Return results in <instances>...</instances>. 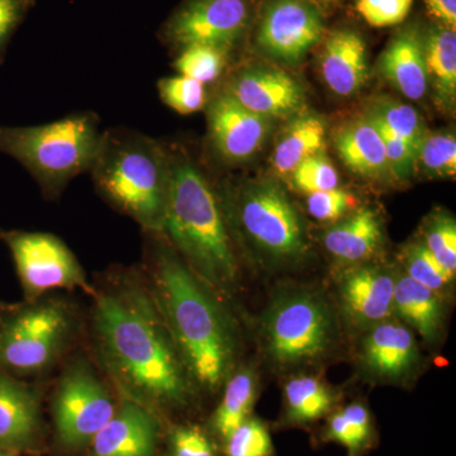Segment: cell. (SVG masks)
Listing matches in <instances>:
<instances>
[{
  "mask_svg": "<svg viewBox=\"0 0 456 456\" xmlns=\"http://www.w3.org/2000/svg\"><path fill=\"white\" fill-rule=\"evenodd\" d=\"M94 327L104 362L126 391L154 403H187V369L163 318L146 298L103 294L95 305Z\"/></svg>",
  "mask_w": 456,
  "mask_h": 456,
  "instance_id": "cell-1",
  "label": "cell"
},
{
  "mask_svg": "<svg viewBox=\"0 0 456 456\" xmlns=\"http://www.w3.org/2000/svg\"><path fill=\"white\" fill-rule=\"evenodd\" d=\"M151 264L156 305L189 377L204 388L217 389L235 358L226 312L169 242L155 241Z\"/></svg>",
  "mask_w": 456,
  "mask_h": 456,
  "instance_id": "cell-2",
  "label": "cell"
},
{
  "mask_svg": "<svg viewBox=\"0 0 456 456\" xmlns=\"http://www.w3.org/2000/svg\"><path fill=\"white\" fill-rule=\"evenodd\" d=\"M167 150L170 191L161 235L207 287L228 293L236 284L237 263L220 198L191 159Z\"/></svg>",
  "mask_w": 456,
  "mask_h": 456,
  "instance_id": "cell-3",
  "label": "cell"
},
{
  "mask_svg": "<svg viewBox=\"0 0 456 456\" xmlns=\"http://www.w3.org/2000/svg\"><path fill=\"white\" fill-rule=\"evenodd\" d=\"M93 184L117 211L146 232H163L170 191L169 150L126 127L103 131L89 171Z\"/></svg>",
  "mask_w": 456,
  "mask_h": 456,
  "instance_id": "cell-4",
  "label": "cell"
},
{
  "mask_svg": "<svg viewBox=\"0 0 456 456\" xmlns=\"http://www.w3.org/2000/svg\"><path fill=\"white\" fill-rule=\"evenodd\" d=\"M102 134L101 118L90 110L46 125L0 126V152L22 165L45 196L56 198L71 180L92 169Z\"/></svg>",
  "mask_w": 456,
  "mask_h": 456,
  "instance_id": "cell-5",
  "label": "cell"
},
{
  "mask_svg": "<svg viewBox=\"0 0 456 456\" xmlns=\"http://www.w3.org/2000/svg\"><path fill=\"white\" fill-rule=\"evenodd\" d=\"M220 198L228 230L269 265L298 263L308 253L305 224L283 189L272 182L224 187Z\"/></svg>",
  "mask_w": 456,
  "mask_h": 456,
  "instance_id": "cell-6",
  "label": "cell"
},
{
  "mask_svg": "<svg viewBox=\"0 0 456 456\" xmlns=\"http://www.w3.org/2000/svg\"><path fill=\"white\" fill-rule=\"evenodd\" d=\"M338 325L332 308L320 293L288 290L275 297L261 320V340L279 367L322 359L334 347Z\"/></svg>",
  "mask_w": 456,
  "mask_h": 456,
  "instance_id": "cell-7",
  "label": "cell"
},
{
  "mask_svg": "<svg viewBox=\"0 0 456 456\" xmlns=\"http://www.w3.org/2000/svg\"><path fill=\"white\" fill-rule=\"evenodd\" d=\"M70 331V314L62 303L27 308L0 329V362L18 371L42 370L64 349Z\"/></svg>",
  "mask_w": 456,
  "mask_h": 456,
  "instance_id": "cell-8",
  "label": "cell"
},
{
  "mask_svg": "<svg viewBox=\"0 0 456 456\" xmlns=\"http://www.w3.org/2000/svg\"><path fill=\"white\" fill-rule=\"evenodd\" d=\"M251 18L248 0H185L161 27V40L179 51L193 45L231 53Z\"/></svg>",
  "mask_w": 456,
  "mask_h": 456,
  "instance_id": "cell-9",
  "label": "cell"
},
{
  "mask_svg": "<svg viewBox=\"0 0 456 456\" xmlns=\"http://www.w3.org/2000/svg\"><path fill=\"white\" fill-rule=\"evenodd\" d=\"M53 408L57 434L70 448L92 443L116 412L106 387L84 364L74 365L61 378Z\"/></svg>",
  "mask_w": 456,
  "mask_h": 456,
  "instance_id": "cell-10",
  "label": "cell"
},
{
  "mask_svg": "<svg viewBox=\"0 0 456 456\" xmlns=\"http://www.w3.org/2000/svg\"><path fill=\"white\" fill-rule=\"evenodd\" d=\"M4 240L29 296L59 288L86 287L79 261L59 237L44 232H11Z\"/></svg>",
  "mask_w": 456,
  "mask_h": 456,
  "instance_id": "cell-11",
  "label": "cell"
},
{
  "mask_svg": "<svg viewBox=\"0 0 456 456\" xmlns=\"http://www.w3.org/2000/svg\"><path fill=\"white\" fill-rule=\"evenodd\" d=\"M325 27L308 0H272L261 16L257 45L266 55L285 64H299L322 40Z\"/></svg>",
  "mask_w": 456,
  "mask_h": 456,
  "instance_id": "cell-12",
  "label": "cell"
},
{
  "mask_svg": "<svg viewBox=\"0 0 456 456\" xmlns=\"http://www.w3.org/2000/svg\"><path fill=\"white\" fill-rule=\"evenodd\" d=\"M207 130L209 146L221 163L242 164L265 143L270 119L246 110L221 92L207 104Z\"/></svg>",
  "mask_w": 456,
  "mask_h": 456,
  "instance_id": "cell-13",
  "label": "cell"
},
{
  "mask_svg": "<svg viewBox=\"0 0 456 456\" xmlns=\"http://www.w3.org/2000/svg\"><path fill=\"white\" fill-rule=\"evenodd\" d=\"M224 93L246 110L272 121L298 114L305 94L292 75L274 68H248L231 77Z\"/></svg>",
  "mask_w": 456,
  "mask_h": 456,
  "instance_id": "cell-14",
  "label": "cell"
},
{
  "mask_svg": "<svg viewBox=\"0 0 456 456\" xmlns=\"http://www.w3.org/2000/svg\"><path fill=\"white\" fill-rule=\"evenodd\" d=\"M395 273L379 265H356L338 283V301L351 327L367 331L393 314Z\"/></svg>",
  "mask_w": 456,
  "mask_h": 456,
  "instance_id": "cell-15",
  "label": "cell"
},
{
  "mask_svg": "<svg viewBox=\"0 0 456 456\" xmlns=\"http://www.w3.org/2000/svg\"><path fill=\"white\" fill-rule=\"evenodd\" d=\"M359 359L369 377L380 382H402L415 373L419 351L410 327L386 320L365 331Z\"/></svg>",
  "mask_w": 456,
  "mask_h": 456,
  "instance_id": "cell-16",
  "label": "cell"
},
{
  "mask_svg": "<svg viewBox=\"0 0 456 456\" xmlns=\"http://www.w3.org/2000/svg\"><path fill=\"white\" fill-rule=\"evenodd\" d=\"M158 436L154 415L139 402L125 401L90 443L89 456H151Z\"/></svg>",
  "mask_w": 456,
  "mask_h": 456,
  "instance_id": "cell-17",
  "label": "cell"
},
{
  "mask_svg": "<svg viewBox=\"0 0 456 456\" xmlns=\"http://www.w3.org/2000/svg\"><path fill=\"white\" fill-rule=\"evenodd\" d=\"M321 73L335 94L351 97L359 93L368 79L364 38L351 29L331 33L321 57Z\"/></svg>",
  "mask_w": 456,
  "mask_h": 456,
  "instance_id": "cell-18",
  "label": "cell"
},
{
  "mask_svg": "<svg viewBox=\"0 0 456 456\" xmlns=\"http://www.w3.org/2000/svg\"><path fill=\"white\" fill-rule=\"evenodd\" d=\"M379 73L401 94L412 101L425 97L428 89L424 37L407 28L393 37L379 57Z\"/></svg>",
  "mask_w": 456,
  "mask_h": 456,
  "instance_id": "cell-19",
  "label": "cell"
},
{
  "mask_svg": "<svg viewBox=\"0 0 456 456\" xmlns=\"http://www.w3.org/2000/svg\"><path fill=\"white\" fill-rule=\"evenodd\" d=\"M334 142L342 163L356 175L379 180L391 174L382 134L367 114L338 128Z\"/></svg>",
  "mask_w": 456,
  "mask_h": 456,
  "instance_id": "cell-20",
  "label": "cell"
},
{
  "mask_svg": "<svg viewBox=\"0 0 456 456\" xmlns=\"http://www.w3.org/2000/svg\"><path fill=\"white\" fill-rule=\"evenodd\" d=\"M383 241V222L371 208L353 215L330 227L322 242L327 253L340 263L356 264L370 259Z\"/></svg>",
  "mask_w": 456,
  "mask_h": 456,
  "instance_id": "cell-21",
  "label": "cell"
},
{
  "mask_svg": "<svg viewBox=\"0 0 456 456\" xmlns=\"http://www.w3.org/2000/svg\"><path fill=\"white\" fill-rule=\"evenodd\" d=\"M393 312L428 344L439 340L443 334L444 310L440 294L417 283L406 273L395 274Z\"/></svg>",
  "mask_w": 456,
  "mask_h": 456,
  "instance_id": "cell-22",
  "label": "cell"
},
{
  "mask_svg": "<svg viewBox=\"0 0 456 456\" xmlns=\"http://www.w3.org/2000/svg\"><path fill=\"white\" fill-rule=\"evenodd\" d=\"M38 428V404L23 384L0 375V450L28 445Z\"/></svg>",
  "mask_w": 456,
  "mask_h": 456,
  "instance_id": "cell-23",
  "label": "cell"
},
{
  "mask_svg": "<svg viewBox=\"0 0 456 456\" xmlns=\"http://www.w3.org/2000/svg\"><path fill=\"white\" fill-rule=\"evenodd\" d=\"M325 149V121L314 113L296 114L275 145L273 167L279 175L290 176L302 161L323 154Z\"/></svg>",
  "mask_w": 456,
  "mask_h": 456,
  "instance_id": "cell-24",
  "label": "cell"
},
{
  "mask_svg": "<svg viewBox=\"0 0 456 456\" xmlns=\"http://www.w3.org/2000/svg\"><path fill=\"white\" fill-rule=\"evenodd\" d=\"M426 73L434 90L435 103L452 112L456 99V33L445 26L434 27L424 38Z\"/></svg>",
  "mask_w": 456,
  "mask_h": 456,
  "instance_id": "cell-25",
  "label": "cell"
},
{
  "mask_svg": "<svg viewBox=\"0 0 456 456\" xmlns=\"http://www.w3.org/2000/svg\"><path fill=\"white\" fill-rule=\"evenodd\" d=\"M285 407L289 421L307 424L329 412L334 395L317 378L299 377L284 386Z\"/></svg>",
  "mask_w": 456,
  "mask_h": 456,
  "instance_id": "cell-26",
  "label": "cell"
},
{
  "mask_svg": "<svg viewBox=\"0 0 456 456\" xmlns=\"http://www.w3.org/2000/svg\"><path fill=\"white\" fill-rule=\"evenodd\" d=\"M256 397V380L253 371H237L228 380L224 398L216 411L215 428L224 439L244 424Z\"/></svg>",
  "mask_w": 456,
  "mask_h": 456,
  "instance_id": "cell-27",
  "label": "cell"
},
{
  "mask_svg": "<svg viewBox=\"0 0 456 456\" xmlns=\"http://www.w3.org/2000/svg\"><path fill=\"white\" fill-rule=\"evenodd\" d=\"M365 114L375 125L391 132L408 145L415 147L419 152L428 132L425 130L424 121L416 112L415 108L398 103L392 99H378Z\"/></svg>",
  "mask_w": 456,
  "mask_h": 456,
  "instance_id": "cell-28",
  "label": "cell"
},
{
  "mask_svg": "<svg viewBox=\"0 0 456 456\" xmlns=\"http://www.w3.org/2000/svg\"><path fill=\"white\" fill-rule=\"evenodd\" d=\"M174 69L178 74L191 77L208 86L217 82L226 69L228 56L226 51L206 45H193L176 51Z\"/></svg>",
  "mask_w": 456,
  "mask_h": 456,
  "instance_id": "cell-29",
  "label": "cell"
},
{
  "mask_svg": "<svg viewBox=\"0 0 456 456\" xmlns=\"http://www.w3.org/2000/svg\"><path fill=\"white\" fill-rule=\"evenodd\" d=\"M402 261L408 277L440 296L452 287L455 275L441 265L422 241L407 245L402 253Z\"/></svg>",
  "mask_w": 456,
  "mask_h": 456,
  "instance_id": "cell-30",
  "label": "cell"
},
{
  "mask_svg": "<svg viewBox=\"0 0 456 456\" xmlns=\"http://www.w3.org/2000/svg\"><path fill=\"white\" fill-rule=\"evenodd\" d=\"M370 430L369 411L362 404L353 403L332 416L327 437L356 452L367 445Z\"/></svg>",
  "mask_w": 456,
  "mask_h": 456,
  "instance_id": "cell-31",
  "label": "cell"
},
{
  "mask_svg": "<svg viewBox=\"0 0 456 456\" xmlns=\"http://www.w3.org/2000/svg\"><path fill=\"white\" fill-rule=\"evenodd\" d=\"M158 92L165 106L184 116L200 112L209 102L206 86L180 74L159 80Z\"/></svg>",
  "mask_w": 456,
  "mask_h": 456,
  "instance_id": "cell-32",
  "label": "cell"
},
{
  "mask_svg": "<svg viewBox=\"0 0 456 456\" xmlns=\"http://www.w3.org/2000/svg\"><path fill=\"white\" fill-rule=\"evenodd\" d=\"M417 167L434 178H452L456 174L454 134H426L419 152Z\"/></svg>",
  "mask_w": 456,
  "mask_h": 456,
  "instance_id": "cell-33",
  "label": "cell"
},
{
  "mask_svg": "<svg viewBox=\"0 0 456 456\" xmlns=\"http://www.w3.org/2000/svg\"><path fill=\"white\" fill-rule=\"evenodd\" d=\"M422 244L428 248L441 265L455 275L456 272V224L445 212H436L426 221L422 230Z\"/></svg>",
  "mask_w": 456,
  "mask_h": 456,
  "instance_id": "cell-34",
  "label": "cell"
},
{
  "mask_svg": "<svg viewBox=\"0 0 456 456\" xmlns=\"http://www.w3.org/2000/svg\"><path fill=\"white\" fill-rule=\"evenodd\" d=\"M294 188L302 193L314 194L338 187V170L323 154L311 156L290 174Z\"/></svg>",
  "mask_w": 456,
  "mask_h": 456,
  "instance_id": "cell-35",
  "label": "cell"
},
{
  "mask_svg": "<svg viewBox=\"0 0 456 456\" xmlns=\"http://www.w3.org/2000/svg\"><path fill=\"white\" fill-rule=\"evenodd\" d=\"M228 456H270L272 439L265 426L257 419H246L227 439Z\"/></svg>",
  "mask_w": 456,
  "mask_h": 456,
  "instance_id": "cell-36",
  "label": "cell"
},
{
  "mask_svg": "<svg viewBox=\"0 0 456 456\" xmlns=\"http://www.w3.org/2000/svg\"><path fill=\"white\" fill-rule=\"evenodd\" d=\"M358 206V198L342 188L317 191L307 198V211L318 221L340 220L347 212Z\"/></svg>",
  "mask_w": 456,
  "mask_h": 456,
  "instance_id": "cell-37",
  "label": "cell"
},
{
  "mask_svg": "<svg viewBox=\"0 0 456 456\" xmlns=\"http://www.w3.org/2000/svg\"><path fill=\"white\" fill-rule=\"evenodd\" d=\"M412 4L413 0H358L356 11L368 25L383 28L403 22Z\"/></svg>",
  "mask_w": 456,
  "mask_h": 456,
  "instance_id": "cell-38",
  "label": "cell"
},
{
  "mask_svg": "<svg viewBox=\"0 0 456 456\" xmlns=\"http://www.w3.org/2000/svg\"><path fill=\"white\" fill-rule=\"evenodd\" d=\"M377 127L383 137L389 173L398 180L411 178L417 169V150L391 132L384 130L379 126Z\"/></svg>",
  "mask_w": 456,
  "mask_h": 456,
  "instance_id": "cell-39",
  "label": "cell"
},
{
  "mask_svg": "<svg viewBox=\"0 0 456 456\" xmlns=\"http://www.w3.org/2000/svg\"><path fill=\"white\" fill-rule=\"evenodd\" d=\"M35 7L36 0H0V64L14 33Z\"/></svg>",
  "mask_w": 456,
  "mask_h": 456,
  "instance_id": "cell-40",
  "label": "cell"
},
{
  "mask_svg": "<svg viewBox=\"0 0 456 456\" xmlns=\"http://www.w3.org/2000/svg\"><path fill=\"white\" fill-rule=\"evenodd\" d=\"M171 446L175 456H215L212 444L197 428H182L174 431Z\"/></svg>",
  "mask_w": 456,
  "mask_h": 456,
  "instance_id": "cell-41",
  "label": "cell"
},
{
  "mask_svg": "<svg viewBox=\"0 0 456 456\" xmlns=\"http://www.w3.org/2000/svg\"><path fill=\"white\" fill-rule=\"evenodd\" d=\"M425 4L441 25L455 29L456 0H425Z\"/></svg>",
  "mask_w": 456,
  "mask_h": 456,
  "instance_id": "cell-42",
  "label": "cell"
},
{
  "mask_svg": "<svg viewBox=\"0 0 456 456\" xmlns=\"http://www.w3.org/2000/svg\"><path fill=\"white\" fill-rule=\"evenodd\" d=\"M0 456H17L13 454L12 452H8V450H0Z\"/></svg>",
  "mask_w": 456,
  "mask_h": 456,
  "instance_id": "cell-43",
  "label": "cell"
}]
</instances>
